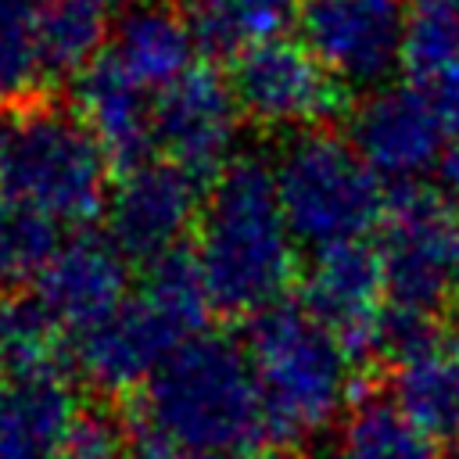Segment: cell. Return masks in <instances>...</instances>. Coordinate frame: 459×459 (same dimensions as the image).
Wrapping results in <instances>:
<instances>
[{"instance_id":"1","label":"cell","mask_w":459,"mask_h":459,"mask_svg":"<svg viewBox=\"0 0 459 459\" xmlns=\"http://www.w3.org/2000/svg\"><path fill=\"white\" fill-rule=\"evenodd\" d=\"M294 233L287 226L273 165L233 158L208 186L194 258L219 312L258 316L283 301L294 280Z\"/></svg>"},{"instance_id":"2","label":"cell","mask_w":459,"mask_h":459,"mask_svg":"<svg viewBox=\"0 0 459 459\" xmlns=\"http://www.w3.org/2000/svg\"><path fill=\"white\" fill-rule=\"evenodd\" d=\"M136 391L129 412L186 455L258 445L269 434L251 355L226 333L186 337Z\"/></svg>"},{"instance_id":"3","label":"cell","mask_w":459,"mask_h":459,"mask_svg":"<svg viewBox=\"0 0 459 459\" xmlns=\"http://www.w3.org/2000/svg\"><path fill=\"white\" fill-rule=\"evenodd\" d=\"M244 348L273 437L308 441L355 405V355L305 305L276 301L251 316Z\"/></svg>"},{"instance_id":"4","label":"cell","mask_w":459,"mask_h":459,"mask_svg":"<svg viewBox=\"0 0 459 459\" xmlns=\"http://www.w3.org/2000/svg\"><path fill=\"white\" fill-rule=\"evenodd\" d=\"M212 298L194 251L147 262L143 283L100 323L68 337L75 369L97 391H133L194 333L204 330Z\"/></svg>"},{"instance_id":"5","label":"cell","mask_w":459,"mask_h":459,"mask_svg":"<svg viewBox=\"0 0 459 459\" xmlns=\"http://www.w3.org/2000/svg\"><path fill=\"white\" fill-rule=\"evenodd\" d=\"M273 176L294 240L312 251L366 240L384 219L387 194L380 190V176L351 140L333 133H294L280 147Z\"/></svg>"},{"instance_id":"6","label":"cell","mask_w":459,"mask_h":459,"mask_svg":"<svg viewBox=\"0 0 459 459\" xmlns=\"http://www.w3.org/2000/svg\"><path fill=\"white\" fill-rule=\"evenodd\" d=\"M111 158L93 129L61 108H29L11 118L0 194L61 226L86 222L108 204Z\"/></svg>"},{"instance_id":"7","label":"cell","mask_w":459,"mask_h":459,"mask_svg":"<svg viewBox=\"0 0 459 459\" xmlns=\"http://www.w3.org/2000/svg\"><path fill=\"white\" fill-rule=\"evenodd\" d=\"M377 251L391 308L434 319L459 301V204L445 190L394 183Z\"/></svg>"},{"instance_id":"8","label":"cell","mask_w":459,"mask_h":459,"mask_svg":"<svg viewBox=\"0 0 459 459\" xmlns=\"http://www.w3.org/2000/svg\"><path fill=\"white\" fill-rule=\"evenodd\" d=\"M351 143L380 179L409 183L441 165L459 136V72L420 75L377 86L351 111Z\"/></svg>"},{"instance_id":"9","label":"cell","mask_w":459,"mask_h":459,"mask_svg":"<svg viewBox=\"0 0 459 459\" xmlns=\"http://www.w3.org/2000/svg\"><path fill=\"white\" fill-rule=\"evenodd\" d=\"M298 36L341 82L373 90L405 65V0H298Z\"/></svg>"},{"instance_id":"10","label":"cell","mask_w":459,"mask_h":459,"mask_svg":"<svg viewBox=\"0 0 459 459\" xmlns=\"http://www.w3.org/2000/svg\"><path fill=\"white\" fill-rule=\"evenodd\" d=\"M230 86L240 111L269 129H308L341 104V82L301 39H262L233 54Z\"/></svg>"},{"instance_id":"11","label":"cell","mask_w":459,"mask_h":459,"mask_svg":"<svg viewBox=\"0 0 459 459\" xmlns=\"http://www.w3.org/2000/svg\"><path fill=\"white\" fill-rule=\"evenodd\" d=\"M201 179L169 158H147L122 169L118 186L108 194V237L129 262H154L183 244L201 219Z\"/></svg>"},{"instance_id":"12","label":"cell","mask_w":459,"mask_h":459,"mask_svg":"<svg viewBox=\"0 0 459 459\" xmlns=\"http://www.w3.org/2000/svg\"><path fill=\"white\" fill-rule=\"evenodd\" d=\"M301 305L323 319L355 359L384 351L391 301L380 251L366 240L319 247L301 280Z\"/></svg>"},{"instance_id":"13","label":"cell","mask_w":459,"mask_h":459,"mask_svg":"<svg viewBox=\"0 0 459 459\" xmlns=\"http://www.w3.org/2000/svg\"><path fill=\"white\" fill-rule=\"evenodd\" d=\"M240 104L230 79L212 68H190L154 97V151L190 176L215 179L237 147Z\"/></svg>"},{"instance_id":"14","label":"cell","mask_w":459,"mask_h":459,"mask_svg":"<svg viewBox=\"0 0 459 459\" xmlns=\"http://www.w3.org/2000/svg\"><path fill=\"white\" fill-rule=\"evenodd\" d=\"M384 351L394 405L434 441H459V341L437 333L434 319L391 316Z\"/></svg>"},{"instance_id":"15","label":"cell","mask_w":459,"mask_h":459,"mask_svg":"<svg viewBox=\"0 0 459 459\" xmlns=\"http://www.w3.org/2000/svg\"><path fill=\"white\" fill-rule=\"evenodd\" d=\"M36 283V305L57 323L65 337L108 319L129 290V258L111 237L79 233L61 240L54 258L43 265Z\"/></svg>"},{"instance_id":"16","label":"cell","mask_w":459,"mask_h":459,"mask_svg":"<svg viewBox=\"0 0 459 459\" xmlns=\"http://www.w3.org/2000/svg\"><path fill=\"white\" fill-rule=\"evenodd\" d=\"M79 416L65 362L0 366V459H61Z\"/></svg>"},{"instance_id":"17","label":"cell","mask_w":459,"mask_h":459,"mask_svg":"<svg viewBox=\"0 0 459 459\" xmlns=\"http://www.w3.org/2000/svg\"><path fill=\"white\" fill-rule=\"evenodd\" d=\"M75 100L82 122L93 129L100 147L108 151L111 165L133 169L151 158L154 151V104L147 90L133 82L115 57L104 50L97 54L75 79Z\"/></svg>"},{"instance_id":"18","label":"cell","mask_w":459,"mask_h":459,"mask_svg":"<svg viewBox=\"0 0 459 459\" xmlns=\"http://www.w3.org/2000/svg\"><path fill=\"white\" fill-rule=\"evenodd\" d=\"M194 50L197 39L183 11L161 0H143L126 7L108 47L115 65L147 93H161L179 75H186L194 68Z\"/></svg>"},{"instance_id":"19","label":"cell","mask_w":459,"mask_h":459,"mask_svg":"<svg viewBox=\"0 0 459 459\" xmlns=\"http://www.w3.org/2000/svg\"><path fill=\"white\" fill-rule=\"evenodd\" d=\"M122 0H39V47L47 75H79L108 43Z\"/></svg>"},{"instance_id":"20","label":"cell","mask_w":459,"mask_h":459,"mask_svg":"<svg viewBox=\"0 0 459 459\" xmlns=\"http://www.w3.org/2000/svg\"><path fill=\"white\" fill-rule=\"evenodd\" d=\"M197 50L230 57L251 43L280 36L298 18V0H179Z\"/></svg>"},{"instance_id":"21","label":"cell","mask_w":459,"mask_h":459,"mask_svg":"<svg viewBox=\"0 0 459 459\" xmlns=\"http://www.w3.org/2000/svg\"><path fill=\"white\" fill-rule=\"evenodd\" d=\"M333 459H441V452L437 441L420 430L391 394H377L344 412Z\"/></svg>"},{"instance_id":"22","label":"cell","mask_w":459,"mask_h":459,"mask_svg":"<svg viewBox=\"0 0 459 459\" xmlns=\"http://www.w3.org/2000/svg\"><path fill=\"white\" fill-rule=\"evenodd\" d=\"M61 247V222L0 194V287L29 283Z\"/></svg>"},{"instance_id":"23","label":"cell","mask_w":459,"mask_h":459,"mask_svg":"<svg viewBox=\"0 0 459 459\" xmlns=\"http://www.w3.org/2000/svg\"><path fill=\"white\" fill-rule=\"evenodd\" d=\"M43 75L39 0H0V104L29 97Z\"/></svg>"},{"instance_id":"24","label":"cell","mask_w":459,"mask_h":459,"mask_svg":"<svg viewBox=\"0 0 459 459\" xmlns=\"http://www.w3.org/2000/svg\"><path fill=\"white\" fill-rule=\"evenodd\" d=\"M405 68L459 72V0H416L405 29Z\"/></svg>"},{"instance_id":"25","label":"cell","mask_w":459,"mask_h":459,"mask_svg":"<svg viewBox=\"0 0 459 459\" xmlns=\"http://www.w3.org/2000/svg\"><path fill=\"white\" fill-rule=\"evenodd\" d=\"M61 459H126V427L108 412L82 409L61 448Z\"/></svg>"},{"instance_id":"26","label":"cell","mask_w":459,"mask_h":459,"mask_svg":"<svg viewBox=\"0 0 459 459\" xmlns=\"http://www.w3.org/2000/svg\"><path fill=\"white\" fill-rule=\"evenodd\" d=\"M437 172H441V183H445V194L459 204V136L448 143V151H445V158H441V165H437Z\"/></svg>"},{"instance_id":"27","label":"cell","mask_w":459,"mask_h":459,"mask_svg":"<svg viewBox=\"0 0 459 459\" xmlns=\"http://www.w3.org/2000/svg\"><path fill=\"white\" fill-rule=\"evenodd\" d=\"M190 459H287L273 448H258V445H237V448H219V452H201Z\"/></svg>"},{"instance_id":"28","label":"cell","mask_w":459,"mask_h":459,"mask_svg":"<svg viewBox=\"0 0 459 459\" xmlns=\"http://www.w3.org/2000/svg\"><path fill=\"white\" fill-rule=\"evenodd\" d=\"M7 133H11V118H0V161H4V147H7Z\"/></svg>"},{"instance_id":"29","label":"cell","mask_w":459,"mask_h":459,"mask_svg":"<svg viewBox=\"0 0 459 459\" xmlns=\"http://www.w3.org/2000/svg\"><path fill=\"white\" fill-rule=\"evenodd\" d=\"M441 459H459V441H452V445H448V452H445Z\"/></svg>"},{"instance_id":"30","label":"cell","mask_w":459,"mask_h":459,"mask_svg":"<svg viewBox=\"0 0 459 459\" xmlns=\"http://www.w3.org/2000/svg\"><path fill=\"white\" fill-rule=\"evenodd\" d=\"M0 316H4V305H0Z\"/></svg>"},{"instance_id":"31","label":"cell","mask_w":459,"mask_h":459,"mask_svg":"<svg viewBox=\"0 0 459 459\" xmlns=\"http://www.w3.org/2000/svg\"><path fill=\"white\" fill-rule=\"evenodd\" d=\"M412 4H416V0H412Z\"/></svg>"}]
</instances>
